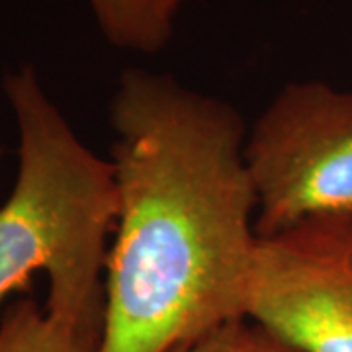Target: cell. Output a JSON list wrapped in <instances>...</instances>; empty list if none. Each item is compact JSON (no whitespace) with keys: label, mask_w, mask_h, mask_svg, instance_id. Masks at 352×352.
<instances>
[{"label":"cell","mask_w":352,"mask_h":352,"mask_svg":"<svg viewBox=\"0 0 352 352\" xmlns=\"http://www.w3.org/2000/svg\"><path fill=\"white\" fill-rule=\"evenodd\" d=\"M0 352H98L75 325L36 300L10 302L0 315Z\"/></svg>","instance_id":"5b68a950"},{"label":"cell","mask_w":352,"mask_h":352,"mask_svg":"<svg viewBox=\"0 0 352 352\" xmlns=\"http://www.w3.org/2000/svg\"><path fill=\"white\" fill-rule=\"evenodd\" d=\"M256 235L352 215V90L289 82L245 141Z\"/></svg>","instance_id":"3957f363"},{"label":"cell","mask_w":352,"mask_h":352,"mask_svg":"<svg viewBox=\"0 0 352 352\" xmlns=\"http://www.w3.org/2000/svg\"><path fill=\"white\" fill-rule=\"evenodd\" d=\"M247 321L298 352H352V215L258 237Z\"/></svg>","instance_id":"277c9868"},{"label":"cell","mask_w":352,"mask_h":352,"mask_svg":"<svg viewBox=\"0 0 352 352\" xmlns=\"http://www.w3.org/2000/svg\"><path fill=\"white\" fill-rule=\"evenodd\" d=\"M235 352H298L251 321L235 325Z\"/></svg>","instance_id":"52a82bcc"},{"label":"cell","mask_w":352,"mask_h":352,"mask_svg":"<svg viewBox=\"0 0 352 352\" xmlns=\"http://www.w3.org/2000/svg\"><path fill=\"white\" fill-rule=\"evenodd\" d=\"M110 122L118 215L98 352H168L247 321L258 235L241 113L127 69Z\"/></svg>","instance_id":"6da1fadb"},{"label":"cell","mask_w":352,"mask_h":352,"mask_svg":"<svg viewBox=\"0 0 352 352\" xmlns=\"http://www.w3.org/2000/svg\"><path fill=\"white\" fill-rule=\"evenodd\" d=\"M2 87L18 127V175L0 206V303L43 272L45 309L100 349L118 215L113 164L80 141L34 65L8 73Z\"/></svg>","instance_id":"7a4b0ae2"},{"label":"cell","mask_w":352,"mask_h":352,"mask_svg":"<svg viewBox=\"0 0 352 352\" xmlns=\"http://www.w3.org/2000/svg\"><path fill=\"white\" fill-rule=\"evenodd\" d=\"M161 2H163L164 8H166V12L170 14L173 18H175L176 12L180 10V6H182V4H184L186 0H161Z\"/></svg>","instance_id":"9c48e42d"},{"label":"cell","mask_w":352,"mask_h":352,"mask_svg":"<svg viewBox=\"0 0 352 352\" xmlns=\"http://www.w3.org/2000/svg\"><path fill=\"white\" fill-rule=\"evenodd\" d=\"M237 323H229L223 327L212 329V331L204 333L196 339L184 340V342L176 344L168 352H235L233 337H235V325Z\"/></svg>","instance_id":"ba28073f"},{"label":"cell","mask_w":352,"mask_h":352,"mask_svg":"<svg viewBox=\"0 0 352 352\" xmlns=\"http://www.w3.org/2000/svg\"><path fill=\"white\" fill-rule=\"evenodd\" d=\"M102 34L120 50L155 53L173 36V16L161 0H88Z\"/></svg>","instance_id":"8992f818"}]
</instances>
